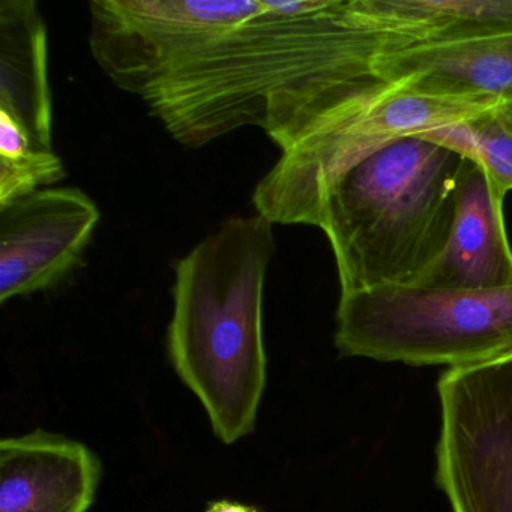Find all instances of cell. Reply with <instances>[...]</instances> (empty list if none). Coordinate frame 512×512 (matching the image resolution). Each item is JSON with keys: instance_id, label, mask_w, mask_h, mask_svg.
I'll list each match as a JSON object with an SVG mask.
<instances>
[{"instance_id": "cell-1", "label": "cell", "mask_w": 512, "mask_h": 512, "mask_svg": "<svg viewBox=\"0 0 512 512\" xmlns=\"http://www.w3.org/2000/svg\"><path fill=\"white\" fill-rule=\"evenodd\" d=\"M410 47L365 26L350 0H259L142 100L188 148L256 127L283 151L323 119L394 89L380 61Z\"/></svg>"}, {"instance_id": "cell-2", "label": "cell", "mask_w": 512, "mask_h": 512, "mask_svg": "<svg viewBox=\"0 0 512 512\" xmlns=\"http://www.w3.org/2000/svg\"><path fill=\"white\" fill-rule=\"evenodd\" d=\"M272 227L259 214L227 218L175 265L170 361L224 445L253 433L265 394L263 293L277 253Z\"/></svg>"}, {"instance_id": "cell-3", "label": "cell", "mask_w": 512, "mask_h": 512, "mask_svg": "<svg viewBox=\"0 0 512 512\" xmlns=\"http://www.w3.org/2000/svg\"><path fill=\"white\" fill-rule=\"evenodd\" d=\"M467 161L416 134L383 146L329 187L308 226L331 244L341 295L422 283L448 244Z\"/></svg>"}, {"instance_id": "cell-4", "label": "cell", "mask_w": 512, "mask_h": 512, "mask_svg": "<svg viewBox=\"0 0 512 512\" xmlns=\"http://www.w3.org/2000/svg\"><path fill=\"white\" fill-rule=\"evenodd\" d=\"M341 355L413 367H469L512 352V287L386 286L340 295Z\"/></svg>"}, {"instance_id": "cell-5", "label": "cell", "mask_w": 512, "mask_h": 512, "mask_svg": "<svg viewBox=\"0 0 512 512\" xmlns=\"http://www.w3.org/2000/svg\"><path fill=\"white\" fill-rule=\"evenodd\" d=\"M497 104L413 94L398 83L376 100L323 119L283 149L254 190V208L274 226H308L323 194L359 161L395 140L460 124Z\"/></svg>"}, {"instance_id": "cell-6", "label": "cell", "mask_w": 512, "mask_h": 512, "mask_svg": "<svg viewBox=\"0 0 512 512\" xmlns=\"http://www.w3.org/2000/svg\"><path fill=\"white\" fill-rule=\"evenodd\" d=\"M436 484L452 512H512V352L437 385Z\"/></svg>"}, {"instance_id": "cell-7", "label": "cell", "mask_w": 512, "mask_h": 512, "mask_svg": "<svg viewBox=\"0 0 512 512\" xmlns=\"http://www.w3.org/2000/svg\"><path fill=\"white\" fill-rule=\"evenodd\" d=\"M259 0H94L89 46L118 88L143 98Z\"/></svg>"}, {"instance_id": "cell-8", "label": "cell", "mask_w": 512, "mask_h": 512, "mask_svg": "<svg viewBox=\"0 0 512 512\" xmlns=\"http://www.w3.org/2000/svg\"><path fill=\"white\" fill-rule=\"evenodd\" d=\"M80 188H44L0 209V302L47 292L82 263L100 223Z\"/></svg>"}, {"instance_id": "cell-9", "label": "cell", "mask_w": 512, "mask_h": 512, "mask_svg": "<svg viewBox=\"0 0 512 512\" xmlns=\"http://www.w3.org/2000/svg\"><path fill=\"white\" fill-rule=\"evenodd\" d=\"M103 466L85 443L34 430L0 443V512H88Z\"/></svg>"}, {"instance_id": "cell-10", "label": "cell", "mask_w": 512, "mask_h": 512, "mask_svg": "<svg viewBox=\"0 0 512 512\" xmlns=\"http://www.w3.org/2000/svg\"><path fill=\"white\" fill-rule=\"evenodd\" d=\"M505 196L479 164L467 161L448 244L418 286L467 292L512 287V248L503 218Z\"/></svg>"}, {"instance_id": "cell-11", "label": "cell", "mask_w": 512, "mask_h": 512, "mask_svg": "<svg viewBox=\"0 0 512 512\" xmlns=\"http://www.w3.org/2000/svg\"><path fill=\"white\" fill-rule=\"evenodd\" d=\"M380 73L413 94L500 103L512 97V34L386 55Z\"/></svg>"}, {"instance_id": "cell-12", "label": "cell", "mask_w": 512, "mask_h": 512, "mask_svg": "<svg viewBox=\"0 0 512 512\" xmlns=\"http://www.w3.org/2000/svg\"><path fill=\"white\" fill-rule=\"evenodd\" d=\"M0 112L38 146L53 149L49 34L34 0L0 2Z\"/></svg>"}, {"instance_id": "cell-13", "label": "cell", "mask_w": 512, "mask_h": 512, "mask_svg": "<svg viewBox=\"0 0 512 512\" xmlns=\"http://www.w3.org/2000/svg\"><path fill=\"white\" fill-rule=\"evenodd\" d=\"M368 28L415 46H446L512 34V0H350Z\"/></svg>"}, {"instance_id": "cell-14", "label": "cell", "mask_w": 512, "mask_h": 512, "mask_svg": "<svg viewBox=\"0 0 512 512\" xmlns=\"http://www.w3.org/2000/svg\"><path fill=\"white\" fill-rule=\"evenodd\" d=\"M65 176L64 163L53 149L38 146L8 113L0 112V209Z\"/></svg>"}, {"instance_id": "cell-15", "label": "cell", "mask_w": 512, "mask_h": 512, "mask_svg": "<svg viewBox=\"0 0 512 512\" xmlns=\"http://www.w3.org/2000/svg\"><path fill=\"white\" fill-rule=\"evenodd\" d=\"M499 106V104H497ZM497 106L460 124L418 134L475 161L503 193L512 190V128Z\"/></svg>"}, {"instance_id": "cell-16", "label": "cell", "mask_w": 512, "mask_h": 512, "mask_svg": "<svg viewBox=\"0 0 512 512\" xmlns=\"http://www.w3.org/2000/svg\"><path fill=\"white\" fill-rule=\"evenodd\" d=\"M205 512H262L254 506L244 505V503L233 502V500H215L206 508Z\"/></svg>"}, {"instance_id": "cell-17", "label": "cell", "mask_w": 512, "mask_h": 512, "mask_svg": "<svg viewBox=\"0 0 512 512\" xmlns=\"http://www.w3.org/2000/svg\"><path fill=\"white\" fill-rule=\"evenodd\" d=\"M497 113H499L503 121L512 128V97L500 101L499 106H497Z\"/></svg>"}]
</instances>
